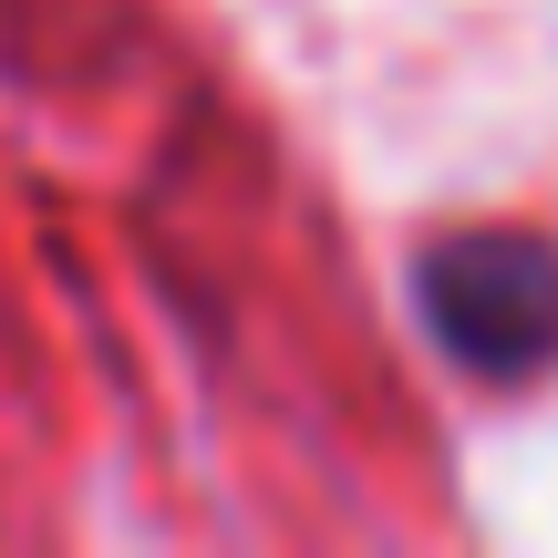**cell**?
<instances>
[{"instance_id": "cell-1", "label": "cell", "mask_w": 558, "mask_h": 558, "mask_svg": "<svg viewBox=\"0 0 558 558\" xmlns=\"http://www.w3.org/2000/svg\"><path fill=\"white\" fill-rule=\"evenodd\" d=\"M414 311L465 383H538L558 362V239L465 218L414 248Z\"/></svg>"}]
</instances>
